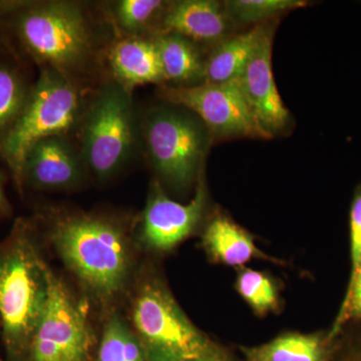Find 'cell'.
Listing matches in <instances>:
<instances>
[{"mask_svg":"<svg viewBox=\"0 0 361 361\" xmlns=\"http://www.w3.org/2000/svg\"><path fill=\"white\" fill-rule=\"evenodd\" d=\"M51 275L30 226L18 221L0 244V322L11 355L27 353L47 304Z\"/></svg>","mask_w":361,"mask_h":361,"instance_id":"obj_1","label":"cell"},{"mask_svg":"<svg viewBox=\"0 0 361 361\" xmlns=\"http://www.w3.org/2000/svg\"><path fill=\"white\" fill-rule=\"evenodd\" d=\"M51 240L71 272L97 298L118 295L130 267L129 242L120 226L87 215L63 218Z\"/></svg>","mask_w":361,"mask_h":361,"instance_id":"obj_2","label":"cell"},{"mask_svg":"<svg viewBox=\"0 0 361 361\" xmlns=\"http://www.w3.org/2000/svg\"><path fill=\"white\" fill-rule=\"evenodd\" d=\"M18 30L33 58L73 80L87 70L96 54L94 25L77 2L32 4L20 13Z\"/></svg>","mask_w":361,"mask_h":361,"instance_id":"obj_3","label":"cell"},{"mask_svg":"<svg viewBox=\"0 0 361 361\" xmlns=\"http://www.w3.org/2000/svg\"><path fill=\"white\" fill-rule=\"evenodd\" d=\"M85 106L75 80L54 68H42L20 116L2 140V152L18 184L28 149L47 137H68L80 127Z\"/></svg>","mask_w":361,"mask_h":361,"instance_id":"obj_4","label":"cell"},{"mask_svg":"<svg viewBox=\"0 0 361 361\" xmlns=\"http://www.w3.org/2000/svg\"><path fill=\"white\" fill-rule=\"evenodd\" d=\"M80 127L82 161L87 172L102 182L126 167L141 141L130 90L116 80L97 90Z\"/></svg>","mask_w":361,"mask_h":361,"instance_id":"obj_5","label":"cell"},{"mask_svg":"<svg viewBox=\"0 0 361 361\" xmlns=\"http://www.w3.org/2000/svg\"><path fill=\"white\" fill-rule=\"evenodd\" d=\"M141 137L161 182L180 191L199 180L212 135L192 111L170 103L152 108L142 123Z\"/></svg>","mask_w":361,"mask_h":361,"instance_id":"obj_6","label":"cell"},{"mask_svg":"<svg viewBox=\"0 0 361 361\" xmlns=\"http://www.w3.org/2000/svg\"><path fill=\"white\" fill-rule=\"evenodd\" d=\"M132 320L149 361L187 360L217 345L190 322L159 279L148 280L140 287Z\"/></svg>","mask_w":361,"mask_h":361,"instance_id":"obj_7","label":"cell"},{"mask_svg":"<svg viewBox=\"0 0 361 361\" xmlns=\"http://www.w3.org/2000/svg\"><path fill=\"white\" fill-rule=\"evenodd\" d=\"M161 96L198 116L212 137L270 139L252 113L237 80L223 84L167 87Z\"/></svg>","mask_w":361,"mask_h":361,"instance_id":"obj_8","label":"cell"},{"mask_svg":"<svg viewBox=\"0 0 361 361\" xmlns=\"http://www.w3.org/2000/svg\"><path fill=\"white\" fill-rule=\"evenodd\" d=\"M90 348L84 306L51 272L47 304L27 350L30 361H87Z\"/></svg>","mask_w":361,"mask_h":361,"instance_id":"obj_9","label":"cell"},{"mask_svg":"<svg viewBox=\"0 0 361 361\" xmlns=\"http://www.w3.org/2000/svg\"><path fill=\"white\" fill-rule=\"evenodd\" d=\"M208 204V192L202 175L196 194L188 204L171 200L160 184L152 188L146 208L142 213L141 239L152 250H172L193 234L203 220Z\"/></svg>","mask_w":361,"mask_h":361,"instance_id":"obj_10","label":"cell"},{"mask_svg":"<svg viewBox=\"0 0 361 361\" xmlns=\"http://www.w3.org/2000/svg\"><path fill=\"white\" fill-rule=\"evenodd\" d=\"M274 25L268 23L257 49L238 78L240 90L261 127L269 133L281 132L288 126L290 114L278 92L272 68Z\"/></svg>","mask_w":361,"mask_h":361,"instance_id":"obj_11","label":"cell"},{"mask_svg":"<svg viewBox=\"0 0 361 361\" xmlns=\"http://www.w3.org/2000/svg\"><path fill=\"white\" fill-rule=\"evenodd\" d=\"M87 172L80 149L68 137H51L35 142L26 153L23 182L42 190L77 186Z\"/></svg>","mask_w":361,"mask_h":361,"instance_id":"obj_12","label":"cell"},{"mask_svg":"<svg viewBox=\"0 0 361 361\" xmlns=\"http://www.w3.org/2000/svg\"><path fill=\"white\" fill-rule=\"evenodd\" d=\"M234 23L224 4L214 0L169 2L160 23V32H174L194 42L219 44L227 39Z\"/></svg>","mask_w":361,"mask_h":361,"instance_id":"obj_13","label":"cell"},{"mask_svg":"<svg viewBox=\"0 0 361 361\" xmlns=\"http://www.w3.org/2000/svg\"><path fill=\"white\" fill-rule=\"evenodd\" d=\"M109 61L116 82L132 90L137 85L165 82L155 39L127 37L111 47Z\"/></svg>","mask_w":361,"mask_h":361,"instance_id":"obj_14","label":"cell"},{"mask_svg":"<svg viewBox=\"0 0 361 361\" xmlns=\"http://www.w3.org/2000/svg\"><path fill=\"white\" fill-rule=\"evenodd\" d=\"M202 245L215 263L243 267L253 259H275L266 255L254 242L250 233L225 215H216L204 230Z\"/></svg>","mask_w":361,"mask_h":361,"instance_id":"obj_15","label":"cell"},{"mask_svg":"<svg viewBox=\"0 0 361 361\" xmlns=\"http://www.w3.org/2000/svg\"><path fill=\"white\" fill-rule=\"evenodd\" d=\"M268 23L227 37L216 45L206 59L203 82L223 84L236 80L250 61L262 39Z\"/></svg>","mask_w":361,"mask_h":361,"instance_id":"obj_16","label":"cell"},{"mask_svg":"<svg viewBox=\"0 0 361 361\" xmlns=\"http://www.w3.org/2000/svg\"><path fill=\"white\" fill-rule=\"evenodd\" d=\"M165 82L174 87L203 82L205 63L196 42L174 32H159L155 37Z\"/></svg>","mask_w":361,"mask_h":361,"instance_id":"obj_17","label":"cell"},{"mask_svg":"<svg viewBox=\"0 0 361 361\" xmlns=\"http://www.w3.org/2000/svg\"><path fill=\"white\" fill-rule=\"evenodd\" d=\"M330 337L288 332L256 346H241L246 361H329Z\"/></svg>","mask_w":361,"mask_h":361,"instance_id":"obj_18","label":"cell"},{"mask_svg":"<svg viewBox=\"0 0 361 361\" xmlns=\"http://www.w3.org/2000/svg\"><path fill=\"white\" fill-rule=\"evenodd\" d=\"M97 361H149L144 346L118 315L104 325Z\"/></svg>","mask_w":361,"mask_h":361,"instance_id":"obj_19","label":"cell"},{"mask_svg":"<svg viewBox=\"0 0 361 361\" xmlns=\"http://www.w3.org/2000/svg\"><path fill=\"white\" fill-rule=\"evenodd\" d=\"M235 287L256 314L265 316L280 310L279 287L265 273L243 266L238 269Z\"/></svg>","mask_w":361,"mask_h":361,"instance_id":"obj_20","label":"cell"},{"mask_svg":"<svg viewBox=\"0 0 361 361\" xmlns=\"http://www.w3.org/2000/svg\"><path fill=\"white\" fill-rule=\"evenodd\" d=\"M30 92L20 71L8 63H0V137L2 140L20 116Z\"/></svg>","mask_w":361,"mask_h":361,"instance_id":"obj_21","label":"cell"},{"mask_svg":"<svg viewBox=\"0 0 361 361\" xmlns=\"http://www.w3.org/2000/svg\"><path fill=\"white\" fill-rule=\"evenodd\" d=\"M307 6L304 0H230L226 13L234 25H262L280 14Z\"/></svg>","mask_w":361,"mask_h":361,"instance_id":"obj_22","label":"cell"},{"mask_svg":"<svg viewBox=\"0 0 361 361\" xmlns=\"http://www.w3.org/2000/svg\"><path fill=\"white\" fill-rule=\"evenodd\" d=\"M168 6L161 0H121L114 4V20L123 32L139 35L161 23Z\"/></svg>","mask_w":361,"mask_h":361,"instance_id":"obj_23","label":"cell"},{"mask_svg":"<svg viewBox=\"0 0 361 361\" xmlns=\"http://www.w3.org/2000/svg\"><path fill=\"white\" fill-rule=\"evenodd\" d=\"M351 318L361 320V264L355 274L350 277L345 298L334 324V330L330 334V338L336 336L341 325Z\"/></svg>","mask_w":361,"mask_h":361,"instance_id":"obj_24","label":"cell"},{"mask_svg":"<svg viewBox=\"0 0 361 361\" xmlns=\"http://www.w3.org/2000/svg\"><path fill=\"white\" fill-rule=\"evenodd\" d=\"M351 275L361 264V189L355 195L350 211Z\"/></svg>","mask_w":361,"mask_h":361,"instance_id":"obj_25","label":"cell"},{"mask_svg":"<svg viewBox=\"0 0 361 361\" xmlns=\"http://www.w3.org/2000/svg\"><path fill=\"white\" fill-rule=\"evenodd\" d=\"M178 361H237L233 357L229 351L226 350L219 344L211 350L207 351L203 355L195 356V357L187 358V360H182Z\"/></svg>","mask_w":361,"mask_h":361,"instance_id":"obj_26","label":"cell"},{"mask_svg":"<svg viewBox=\"0 0 361 361\" xmlns=\"http://www.w3.org/2000/svg\"><path fill=\"white\" fill-rule=\"evenodd\" d=\"M8 208V202H7L6 194H4V183H2V179L0 178V211L6 212Z\"/></svg>","mask_w":361,"mask_h":361,"instance_id":"obj_27","label":"cell"},{"mask_svg":"<svg viewBox=\"0 0 361 361\" xmlns=\"http://www.w3.org/2000/svg\"><path fill=\"white\" fill-rule=\"evenodd\" d=\"M345 361H361V350L358 351V353H355V355H351L348 360Z\"/></svg>","mask_w":361,"mask_h":361,"instance_id":"obj_28","label":"cell"},{"mask_svg":"<svg viewBox=\"0 0 361 361\" xmlns=\"http://www.w3.org/2000/svg\"><path fill=\"white\" fill-rule=\"evenodd\" d=\"M0 327H1V322H0ZM0 361H1V360H0Z\"/></svg>","mask_w":361,"mask_h":361,"instance_id":"obj_29","label":"cell"}]
</instances>
